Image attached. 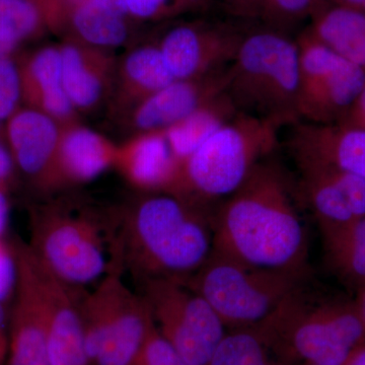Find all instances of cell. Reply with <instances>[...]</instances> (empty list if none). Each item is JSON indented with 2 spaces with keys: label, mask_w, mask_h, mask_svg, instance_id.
I'll use <instances>...</instances> for the list:
<instances>
[{
  "label": "cell",
  "mask_w": 365,
  "mask_h": 365,
  "mask_svg": "<svg viewBox=\"0 0 365 365\" xmlns=\"http://www.w3.org/2000/svg\"><path fill=\"white\" fill-rule=\"evenodd\" d=\"M212 251L255 267L307 270L306 230L283 170L259 163L212 217Z\"/></svg>",
  "instance_id": "obj_1"
},
{
  "label": "cell",
  "mask_w": 365,
  "mask_h": 365,
  "mask_svg": "<svg viewBox=\"0 0 365 365\" xmlns=\"http://www.w3.org/2000/svg\"><path fill=\"white\" fill-rule=\"evenodd\" d=\"M120 210L122 265L138 284L158 278L187 280L212 251V217L200 204L153 192Z\"/></svg>",
  "instance_id": "obj_2"
},
{
  "label": "cell",
  "mask_w": 365,
  "mask_h": 365,
  "mask_svg": "<svg viewBox=\"0 0 365 365\" xmlns=\"http://www.w3.org/2000/svg\"><path fill=\"white\" fill-rule=\"evenodd\" d=\"M120 209L60 198L31 210L28 244L43 266L83 289L107 275L120 256Z\"/></svg>",
  "instance_id": "obj_3"
},
{
  "label": "cell",
  "mask_w": 365,
  "mask_h": 365,
  "mask_svg": "<svg viewBox=\"0 0 365 365\" xmlns=\"http://www.w3.org/2000/svg\"><path fill=\"white\" fill-rule=\"evenodd\" d=\"M254 328L271 354L292 364L345 365L365 340L355 302L319 297L306 284Z\"/></svg>",
  "instance_id": "obj_4"
},
{
  "label": "cell",
  "mask_w": 365,
  "mask_h": 365,
  "mask_svg": "<svg viewBox=\"0 0 365 365\" xmlns=\"http://www.w3.org/2000/svg\"><path fill=\"white\" fill-rule=\"evenodd\" d=\"M299 47L276 31L242 38L225 71V93L239 113L276 126H292L299 114Z\"/></svg>",
  "instance_id": "obj_5"
},
{
  "label": "cell",
  "mask_w": 365,
  "mask_h": 365,
  "mask_svg": "<svg viewBox=\"0 0 365 365\" xmlns=\"http://www.w3.org/2000/svg\"><path fill=\"white\" fill-rule=\"evenodd\" d=\"M279 127L237 113L182 163L172 193L194 202L228 197L276 150Z\"/></svg>",
  "instance_id": "obj_6"
},
{
  "label": "cell",
  "mask_w": 365,
  "mask_h": 365,
  "mask_svg": "<svg viewBox=\"0 0 365 365\" xmlns=\"http://www.w3.org/2000/svg\"><path fill=\"white\" fill-rule=\"evenodd\" d=\"M307 270L255 267L211 251L207 260L182 281L201 295L227 331L252 328L288 295L306 284Z\"/></svg>",
  "instance_id": "obj_7"
},
{
  "label": "cell",
  "mask_w": 365,
  "mask_h": 365,
  "mask_svg": "<svg viewBox=\"0 0 365 365\" xmlns=\"http://www.w3.org/2000/svg\"><path fill=\"white\" fill-rule=\"evenodd\" d=\"M123 273L117 262L95 289L81 297L88 365H130L153 325L143 295L129 288Z\"/></svg>",
  "instance_id": "obj_8"
},
{
  "label": "cell",
  "mask_w": 365,
  "mask_h": 365,
  "mask_svg": "<svg viewBox=\"0 0 365 365\" xmlns=\"http://www.w3.org/2000/svg\"><path fill=\"white\" fill-rule=\"evenodd\" d=\"M153 323L188 365H208L227 332L201 295L181 280L158 278L139 284Z\"/></svg>",
  "instance_id": "obj_9"
},
{
  "label": "cell",
  "mask_w": 365,
  "mask_h": 365,
  "mask_svg": "<svg viewBox=\"0 0 365 365\" xmlns=\"http://www.w3.org/2000/svg\"><path fill=\"white\" fill-rule=\"evenodd\" d=\"M299 47L300 121L342 123L365 86V71L307 34Z\"/></svg>",
  "instance_id": "obj_10"
},
{
  "label": "cell",
  "mask_w": 365,
  "mask_h": 365,
  "mask_svg": "<svg viewBox=\"0 0 365 365\" xmlns=\"http://www.w3.org/2000/svg\"><path fill=\"white\" fill-rule=\"evenodd\" d=\"M16 260L32 280L39 302L52 365H88L81 318L83 294L50 272L25 242L13 245Z\"/></svg>",
  "instance_id": "obj_11"
},
{
  "label": "cell",
  "mask_w": 365,
  "mask_h": 365,
  "mask_svg": "<svg viewBox=\"0 0 365 365\" xmlns=\"http://www.w3.org/2000/svg\"><path fill=\"white\" fill-rule=\"evenodd\" d=\"M287 146L297 165L334 168L365 180V129L299 121L292 125Z\"/></svg>",
  "instance_id": "obj_12"
},
{
  "label": "cell",
  "mask_w": 365,
  "mask_h": 365,
  "mask_svg": "<svg viewBox=\"0 0 365 365\" xmlns=\"http://www.w3.org/2000/svg\"><path fill=\"white\" fill-rule=\"evenodd\" d=\"M242 39L230 34L186 25L169 31L158 47L174 78L184 81L227 69Z\"/></svg>",
  "instance_id": "obj_13"
},
{
  "label": "cell",
  "mask_w": 365,
  "mask_h": 365,
  "mask_svg": "<svg viewBox=\"0 0 365 365\" xmlns=\"http://www.w3.org/2000/svg\"><path fill=\"white\" fill-rule=\"evenodd\" d=\"M6 137L14 165L37 188L49 191L62 125L34 108H20L7 120Z\"/></svg>",
  "instance_id": "obj_14"
},
{
  "label": "cell",
  "mask_w": 365,
  "mask_h": 365,
  "mask_svg": "<svg viewBox=\"0 0 365 365\" xmlns=\"http://www.w3.org/2000/svg\"><path fill=\"white\" fill-rule=\"evenodd\" d=\"M225 71L200 78L175 81L134 107L132 121L140 133L165 131L225 91Z\"/></svg>",
  "instance_id": "obj_15"
},
{
  "label": "cell",
  "mask_w": 365,
  "mask_h": 365,
  "mask_svg": "<svg viewBox=\"0 0 365 365\" xmlns=\"http://www.w3.org/2000/svg\"><path fill=\"white\" fill-rule=\"evenodd\" d=\"M118 146L88 127L73 123L62 127L53 165L49 191L86 184L115 167Z\"/></svg>",
  "instance_id": "obj_16"
},
{
  "label": "cell",
  "mask_w": 365,
  "mask_h": 365,
  "mask_svg": "<svg viewBox=\"0 0 365 365\" xmlns=\"http://www.w3.org/2000/svg\"><path fill=\"white\" fill-rule=\"evenodd\" d=\"M115 168L134 188L153 192H173L180 165L165 131L143 132L118 148Z\"/></svg>",
  "instance_id": "obj_17"
},
{
  "label": "cell",
  "mask_w": 365,
  "mask_h": 365,
  "mask_svg": "<svg viewBox=\"0 0 365 365\" xmlns=\"http://www.w3.org/2000/svg\"><path fill=\"white\" fill-rule=\"evenodd\" d=\"M16 264L18 282L9 323L6 365H52L44 319L35 288L25 267L18 260Z\"/></svg>",
  "instance_id": "obj_18"
},
{
  "label": "cell",
  "mask_w": 365,
  "mask_h": 365,
  "mask_svg": "<svg viewBox=\"0 0 365 365\" xmlns=\"http://www.w3.org/2000/svg\"><path fill=\"white\" fill-rule=\"evenodd\" d=\"M23 100L62 126L73 123L76 110L67 97L62 83L60 48L45 47L20 64Z\"/></svg>",
  "instance_id": "obj_19"
},
{
  "label": "cell",
  "mask_w": 365,
  "mask_h": 365,
  "mask_svg": "<svg viewBox=\"0 0 365 365\" xmlns=\"http://www.w3.org/2000/svg\"><path fill=\"white\" fill-rule=\"evenodd\" d=\"M60 48L62 83L74 109L88 111L100 104L109 88L113 62L102 50L68 43Z\"/></svg>",
  "instance_id": "obj_20"
},
{
  "label": "cell",
  "mask_w": 365,
  "mask_h": 365,
  "mask_svg": "<svg viewBox=\"0 0 365 365\" xmlns=\"http://www.w3.org/2000/svg\"><path fill=\"white\" fill-rule=\"evenodd\" d=\"M329 49L365 71V13L336 4L319 14L311 33Z\"/></svg>",
  "instance_id": "obj_21"
},
{
  "label": "cell",
  "mask_w": 365,
  "mask_h": 365,
  "mask_svg": "<svg viewBox=\"0 0 365 365\" xmlns=\"http://www.w3.org/2000/svg\"><path fill=\"white\" fill-rule=\"evenodd\" d=\"M300 189L313 211L322 235L350 225L357 218L352 213L344 194L325 168L297 165Z\"/></svg>",
  "instance_id": "obj_22"
},
{
  "label": "cell",
  "mask_w": 365,
  "mask_h": 365,
  "mask_svg": "<svg viewBox=\"0 0 365 365\" xmlns=\"http://www.w3.org/2000/svg\"><path fill=\"white\" fill-rule=\"evenodd\" d=\"M127 16L123 0H86L74 6L72 26L85 45L107 49L128 38Z\"/></svg>",
  "instance_id": "obj_23"
},
{
  "label": "cell",
  "mask_w": 365,
  "mask_h": 365,
  "mask_svg": "<svg viewBox=\"0 0 365 365\" xmlns=\"http://www.w3.org/2000/svg\"><path fill=\"white\" fill-rule=\"evenodd\" d=\"M237 113L232 101L223 91L188 117L165 130L180 165Z\"/></svg>",
  "instance_id": "obj_24"
},
{
  "label": "cell",
  "mask_w": 365,
  "mask_h": 365,
  "mask_svg": "<svg viewBox=\"0 0 365 365\" xmlns=\"http://www.w3.org/2000/svg\"><path fill=\"white\" fill-rule=\"evenodd\" d=\"M175 81L158 45L132 50L120 66V93L134 107Z\"/></svg>",
  "instance_id": "obj_25"
},
{
  "label": "cell",
  "mask_w": 365,
  "mask_h": 365,
  "mask_svg": "<svg viewBox=\"0 0 365 365\" xmlns=\"http://www.w3.org/2000/svg\"><path fill=\"white\" fill-rule=\"evenodd\" d=\"M329 267L357 292L365 287V217L323 235Z\"/></svg>",
  "instance_id": "obj_26"
},
{
  "label": "cell",
  "mask_w": 365,
  "mask_h": 365,
  "mask_svg": "<svg viewBox=\"0 0 365 365\" xmlns=\"http://www.w3.org/2000/svg\"><path fill=\"white\" fill-rule=\"evenodd\" d=\"M40 7L33 0H0V43L16 48L39 30Z\"/></svg>",
  "instance_id": "obj_27"
},
{
  "label": "cell",
  "mask_w": 365,
  "mask_h": 365,
  "mask_svg": "<svg viewBox=\"0 0 365 365\" xmlns=\"http://www.w3.org/2000/svg\"><path fill=\"white\" fill-rule=\"evenodd\" d=\"M269 352L256 328L227 331L208 365H255Z\"/></svg>",
  "instance_id": "obj_28"
},
{
  "label": "cell",
  "mask_w": 365,
  "mask_h": 365,
  "mask_svg": "<svg viewBox=\"0 0 365 365\" xmlns=\"http://www.w3.org/2000/svg\"><path fill=\"white\" fill-rule=\"evenodd\" d=\"M23 86L20 64L9 56L0 58V122L7 121L20 109Z\"/></svg>",
  "instance_id": "obj_29"
},
{
  "label": "cell",
  "mask_w": 365,
  "mask_h": 365,
  "mask_svg": "<svg viewBox=\"0 0 365 365\" xmlns=\"http://www.w3.org/2000/svg\"><path fill=\"white\" fill-rule=\"evenodd\" d=\"M130 365H188L158 332L155 323Z\"/></svg>",
  "instance_id": "obj_30"
},
{
  "label": "cell",
  "mask_w": 365,
  "mask_h": 365,
  "mask_svg": "<svg viewBox=\"0 0 365 365\" xmlns=\"http://www.w3.org/2000/svg\"><path fill=\"white\" fill-rule=\"evenodd\" d=\"M18 282V264L13 247L9 248L0 242V302L16 292Z\"/></svg>",
  "instance_id": "obj_31"
},
{
  "label": "cell",
  "mask_w": 365,
  "mask_h": 365,
  "mask_svg": "<svg viewBox=\"0 0 365 365\" xmlns=\"http://www.w3.org/2000/svg\"><path fill=\"white\" fill-rule=\"evenodd\" d=\"M127 11L138 19H151L169 6L170 0H123Z\"/></svg>",
  "instance_id": "obj_32"
},
{
  "label": "cell",
  "mask_w": 365,
  "mask_h": 365,
  "mask_svg": "<svg viewBox=\"0 0 365 365\" xmlns=\"http://www.w3.org/2000/svg\"><path fill=\"white\" fill-rule=\"evenodd\" d=\"M314 0H269L268 6L281 16H297L309 11Z\"/></svg>",
  "instance_id": "obj_33"
},
{
  "label": "cell",
  "mask_w": 365,
  "mask_h": 365,
  "mask_svg": "<svg viewBox=\"0 0 365 365\" xmlns=\"http://www.w3.org/2000/svg\"><path fill=\"white\" fill-rule=\"evenodd\" d=\"M340 124L365 129V86L352 106L351 110Z\"/></svg>",
  "instance_id": "obj_34"
},
{
  "label": "cell",
  "mask_w": 365,
  "mask_h": 365,
  "mask_svg": "<svg viewBox=\"0 0 365 365\" xmlns=\"http://www.w3.org/2000/svg\"><path fill=\"white\" fill-rule=\"evenodd\" d=\"M14 167L16 165L11 151L0 143V188L4 190V186L13 177Z\"/></svg>",
  "instance_id": "obj_35"
},
{
  "label": "cell",
  "mask_w": 365,
  "mask_h": 365,
  "mask_svg": "<svg viewBox=\"0 0 365 365\" xmlns=\"http://www.w3.org/2000/svg\"><path fill=\"white\" fill-rule=\"evenodd\" d=\"M9 222V202L6 196V192L0 188V237L4 234Z\"/></svg>",
  "instance_id": "obj_36"
},
{
  "label": "cell",
  "mask_w": 365,
  "mask_h": 365,
  "mask_svg": "<svg viewBox=\"0 0 365 365\" xmlns=\"http://www.w3.org/2000/svg\"><path fill=\"white\" fill-rule=\"evenodd\" d=\"M345 365H365V340L354 350Z\"/></svg>",
  "instance_id": "obj_37"
},
{
  "label": "cell",
  "mask_w": 365,
  "mask_h": 365,
  "mask_svg": "<svg viewBox=\"0 0 365 365\" xmlns=\"http://www.w3.org/2000/svg\"><path fill=\"white\" fill-rule=\"evenodd\" d=\"M9 352V336L6 335V331L0 332V364L7 357Z\"/></svg>",
  "instance_id": "obj_38"
},
{
  "label": "cell",
  "mask_w": 365,
  "mask_h": 365,
  "mask_svg": "<svg viewBox=\"0 0 365 365\" xmlns=\"http://www.w3.org/2000/svg\"><path fill=\"white\" fill-rule=\"evenodd\" d=\"M354 302L357 309H359L360 317L364 319L365 324V287L357 292V297Z\"/></svg>",
  "instance_id": "obj_39"
},
{
  "label": "cell",
  "mask_w": 365,
  "mask_h": 365,
  "mask_svg": "<svg viewBox=\"0 0 365 365\" xmlns=\"http://www.w3.org/2000/svg\"><path fill=\"white\" fill-rule=\"evenodd\" d=\"M335 1L341 6L353 7V9H359L360 11L364 4L365 0H335Z\"/></svg>",
  "instance_id": "obj_40"
},
{
  "label": "cell",
  "mask_w": 365,
  "mask_h": 365,
  "mask_svg": "<svg viewBox=\"0 0 365 365\" xmlns=\"http://www.w3.org/2000/svg\"><path fill=\"white\" fill-rule=\"evenodd\" d=\"M6 321L7 314L6 309H4V304L0 302V332H2V331H6L4 330V328H6Z\"/></svg>",
  "instance_id": "obj_41"
},
{
  "label": "cell",
  "mask_w": 365,
  "mask_h": 365,
  "mask_svg": "<svg viewBox=\"0 0 365 365\" xmlns=\"http://www.w3.org/2000/svg\"><path fill=\"white\" fill-rule=\"evenodd\" d=\"M14 49H16V48L11 47V46L4 45L0 43V58L13 54Z\"/></svg>",
  "instance_id": "obj_42"
}]
</instances>
